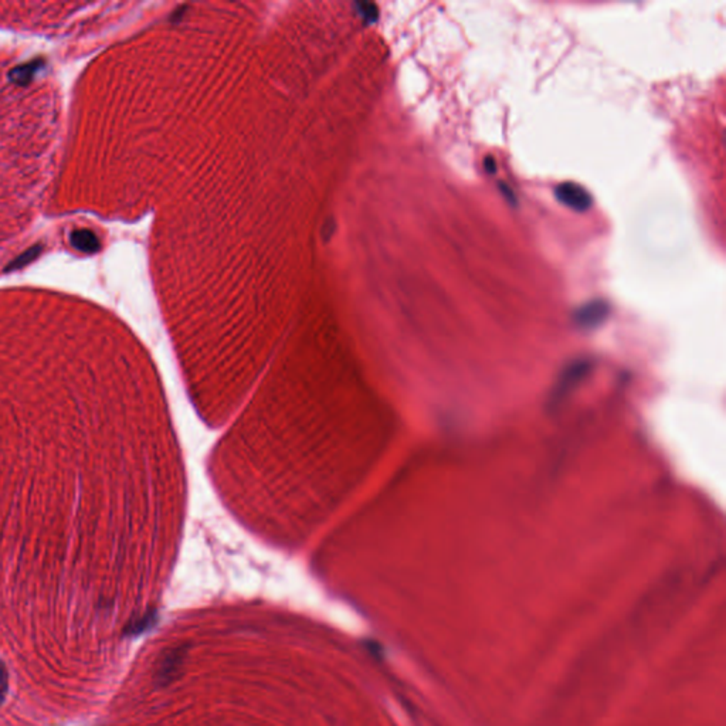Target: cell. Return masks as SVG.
I'll list each match as a JSON object with an SVG mask.
<instances>
[{
  "mask_svg": "<svg viewBox=\"0 0 726 726\" xmlns=\"http://www.w3.org/2000/svg\"><path fill=\"white\" fill-rule=\"evenodd\" d=\"M609 314V306L603 301H594L582 306L576 312V321L582 326L593 328L599 325Z\"/></svg>",
  "mask_w": 726,
  "mask_h": 726,
  "instance_id": "7a4b0ae2",
  "label": "cell"
},
{
  "mask_svg": "<svg viewBox=\"0 0 726 726\" xmlns=\"http://www.w3.org/2000/svg\"><path fill=\"white\" fill-rule=\"evenodd\" d=\"M484 165L486 172H489V174H495V171H496V165H495V161H493L491 156H489V158H485Z\"/></svg>",
  "mask_w": 726,
  "mask_h": 726,
  "instance_id": "5b68a950",
  "label": "cell"
},
{
  "mask_svg": "<svg viewBox=\"0 0 726 726\" xmlns=\"http://www.w3.org/2000/svg\"><path fill=\"white\" fill-rule=\"evenodd\" d=\"M7 687H9L7 670H6L4 664L0 661V704L4 701V697L7 694Z\"/></svg>",
  "mask_w": 726,
  "mask_h": 726,
  "instance_id": "3957f363",
  "label": "cell"
},
{
  "mask_svg": "<svg viewBox=\"0 0 726 726\" xmlns=\"http://www.w3.org/2000/svg\"><path fill=\"white\" fill-rule=\"evenodd\" d=\"M555 196L562 205L579 213L587 212L593 203L590 193L575 182H563L557 185L555 189Z\"/></svg>",
  "mask_w": 726,
  "mask_h": 726,
  "instance_id": "6da1fadb",
  "label": "cell"
},
{
  "mask_svg": "<svg viewBox=\"0 0 726 726\" xmlns=\"http://www.w3.org/2000/svg\"><path fill=\"white\" fill-rule=\"evenodd\" d=\"M501 191H502V193L508 198V201H509L512 205H516V198H515L513 192H512V191H511L506 185H503V183H502V185H501Z\"/></svg>",
  "mask_w": 726,
  "mask_h": 726,
  "instance_id": "277c9868",
  "label": "cell"
}]
</instances>
